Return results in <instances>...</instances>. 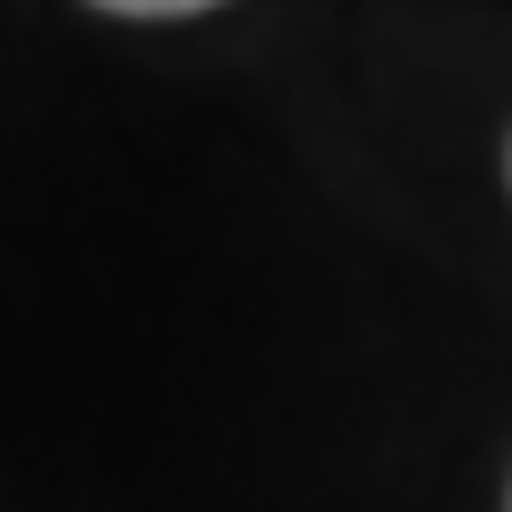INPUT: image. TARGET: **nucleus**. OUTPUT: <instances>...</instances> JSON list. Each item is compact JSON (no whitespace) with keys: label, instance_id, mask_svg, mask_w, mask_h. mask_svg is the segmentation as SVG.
<instances>
[{"label":"nucleus","instance_id":"1","mask_svg":"<svg viewBox=\"0 0 512 512\" xmlns=\"http://www.w3.org/2000/svg\"><path fill=\"white\" fill-rule=\"evenodd\" d=\"M86 9H111V18H197V9H222V0H86Z\"/></svg>","mask_w":512,"mask_h":512},{"label":"nucleus","instance_id":"2","mask_svg":"<svg viewBox=\"0 0 512 512\" xmlns=\"http://www.w3.org/2000/svg\"><path fill=\"white\" fill-rule=\"evenodd\" d=\"M504 512H512V495H504Z\"/></svg>","mask_w":512,"mask_h":512}]
</instances>
